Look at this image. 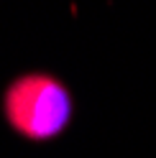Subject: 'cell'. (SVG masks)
I'll use <instances>...</instances> for the list:
<instances>
[{
    "instance_id": "cell-1",
    "label": "cell",
    "mask_w": 156,
    "mask_h": 158,
    "mask_svg": "<svg viewBox=\"0 0 156 158\" xmlns=\"http://www.w3.org/2000/svg\"><path fill=\"white\" fill-rule=\"evenodd\" d=\"M3 112L21 138L49 143L74 120V97L56 74L28 72L5 87Z\"/></svg>"
}]
</instances>
